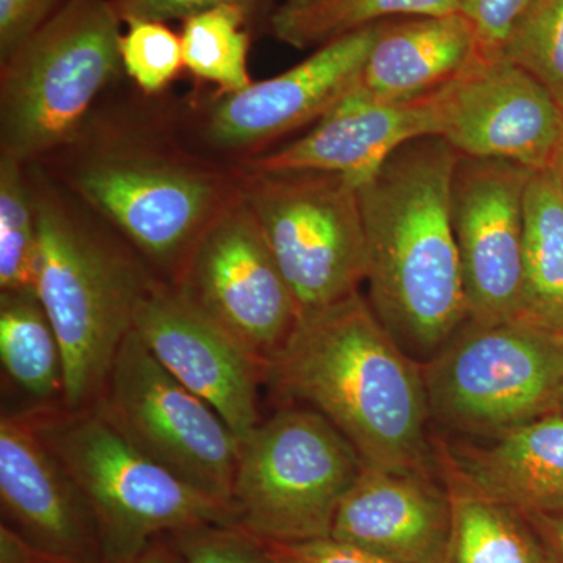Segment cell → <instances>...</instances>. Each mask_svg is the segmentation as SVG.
<instances>
[{
	"mask_svg": "<svg viewBox=\"0 0 563 563\" xmlns=\"http://www.w3.org/2000/svg\"><path fill=\"white\" fill-rule=\"evenodd\" d=\"M265 387L328 418L365 465L442 474L421 363L361 291L301 314L266 366Z\"/></svg>",
	"mask_w": 563,
	"mask_h": 563,
	"instance_id": "cell-1",
	"label": "cell"
},
{
	"mask_svg": "<svg viewBox=\"0 0 563 563\" xmlns=\"http://www.w3.org/2000/svg\"><path fill=\"white\" fill-rule=\"evenodd\" d=\"M459 152L422 136L358 187L369 303L410 357L432 358L468 320L451 217Z\"/></svg>",
	"mask_w": 563,
	"mask_h": 563,
	"instance_id": "cell-2",
	"label": "cell"
},
{
	"mask_svg": "<svg viewBox=\"0 0 563 563\" xmlns=\"http://www.w3.org/2000/svg\"><path fill=\"white\" fill-rule=\"evenodd\" d=\"M32 190L38 217L36 292L62 346L63 407L91 409L158 277L118 233L111 236L85 220L44 179L32 181Z\"/></svg>",
	"mask_w": 563,
	"mask_h": 563,
	"instance_id": "cell-3",
	"label": "cell"
},
{
	"mask_svg": "<svg viewBox=\"0 0 563 563\" xmlns=\"http://www.w3.org/2000/svg\"><path fill=\"white\" fill-rule=\"evenodd\" d=\"M66 180L158 279L174 284L207 229L242 198L244 174L180 151L111 143L84 155Z\"/></svg>",
	"mask_w": 563,
	"mask_h": 563,
	"instance_id": "cell-4",
	"label": "cell"
},
{
	"mask_svg": "<svg viewBox=\"0 0 563 563\" xmlns=\"http://www.w3.org/2000/svg\"><path fill=\"white\" fill-rule=\"evenodd\" d=\"M73 476L101 529L103 563H129L161 537L199 525H232L231 507L166 472L92 409L22 410Z\"/></svg>",
	"mask_w": 563,
	"mask_h": 563,
	"instance_id": "cell-5",
	"label": "cell"
},
{
	"mask_svg": "<svg viewBox=\"0 0 563 563\" xmlns=\"http://www.w3.org/2000/svg\"><path fill=\"white\" fill-rule=\"evenodd\" d=\"M121 25L111 0H73L0 62V154L29 165L79 139L122 70Z\"/></svg>",
	"mask_w": 563,
	"mask_h": 563,
	"instance_id": "cell-6",
	"label": "cell"
},
{
	"mask_svg": "<svg viewBox=\"0 0 563 563\" xmlns=\"http://www.w3.org/2000/svg\"><path fill=\"white\" fill-rule=\"evenodd\" d=\"M432 426L484 440L559 412L563 333L523 320L466 321L421 363Z\"/></svg>",
	"mask_w": 563,
	"mask_h": 563,
	"instance_id": "cell-7",
	"label": "cell"
},
{
	"mask_svg": "<svg viewBox=\"0 0 563 563\" xmlns=\"http://www.w3.org/2000/svg\"><path fill=\"white\" fill-rule=\"evenodd\" d=\"M363 465L328 418L282 404L240 443L233 526L263 543L331 537L336 510Z\"/></svg>",
	"mask_w": 563,
	"mask_h": 563,
	"instance_id": "cell-8",
	"label": "cell"
},
{
	"mask_svg": "<svg viewBox=\"0 0 563 563\" xmlns=\"http://www.w3.org/2000/svg\"><path fill=\"white\" fill-rule=\"evenodd\" d=\"M243 174L299 317L357 292L368 269L357 185L331 173Z\"/></svg>",
	"mask_w": 563,
	"mask_h": 563,
	"instance_id": "cell-9",
	"label": "cell"
},
{
	"mask_svg": "<svg viewBox=\"0 0 563 563\" xmlns=\"http://www.w3.org/2000/svg\"><path fill=\"white\" fill-rule=\"evenodd\" d=\"M91 409L139 453L231 507L240 440L209 404L163 368L135 331Z\"/></svg>",
	"mask_w": 563,
	"mask_h": 563,
	"instance_id": "cell-10",
	"label": "cell"
},
{
	"mask_svg": "<svg viewBox=\"0 0 563 563\" xmlns=\"http://www.w3.org/2000/svg\"><path fill=\"white\" fill-rule=\"evenodd\" d=\"M174 285L265 372L299 320L295 296L244 195L207 229Z\"/></svg>",
	"mask_w": 563,
	"mask_h": 563,
	"instance_id": "cell-11",
	"label": "cell"
},
{
	"mask_svg": "<svg viewBox=\"0 0 563 563\" xmlns=\"http://www.w3.org/2000/svg\"><path fill=\"white\" fill-rule=\"evenodd\" d=\"M532 169L459 155L451 217L468 320H520L525 282V198Z\"/></svg>",
	"mask_w": 563,
	"mask_h": 563,
	"instance_id": "cell-12",
	"label": "cell"
},
{
	"mask_svg": "<svg viewBox=\"0 0 563 563\" xmlns=\"http://www.w3.org/2000/svg\"><path fill=\"white\" fill-rule=\"evenodd\" d=\"M437 136L459 155L493 158L532 172L553 168L563 136V111L526 70L481 57L433 92Z\"/></svg>",
	"mask_w": 563,
	"mask_h": 563,
	"instance_id": "cell-13",
	"label": "cell"
},
{
	"mask_svg": "<svg viewBox=\"0 0 563 563\" xmlns=\"http://www.w3.org/2000/svg\"><path fill=\"white\" fill-rule=\"evenodd\" d=\"M133 331L166 372L220 415L240 443L257 428L265 366L176 285L152 284Z\"/></svg>",
	"mask_w": 563,
	"mask_h": 563,
	"instance_id": "cell-14",
	"label": "cell"
},
{
	"mask_svg": "<svg viewBox=\"0 0 563 563\" xmlns=\"http://www.w3.org/2000/svg\"><path fill=\"white\" fill-rule=\"evenodd\" d=\"M377 27L322 44L279 76L220 96L203 121L207 143L220 151H247L252 157L280 136L320 121L354 90Z\"/></svg>",
	"mask_w": 563,
	"mask_h": 563,
	"instance_id": "cell-15",
	"label": "cell"
},
{
	"mask_svg": "<svg viewBox=\"0 0 563 563\" xmlns=\"http://www.w3.org/2000/svg\"><path fill=\"white\" fill-rule=\"evenodd\" d=\"M2 523L54 561L103 563L90 503L24 415L0 418Z\"/></svg>",
	"mask_w": 563,
	"mask_h": 563,
	"instance_id": "cell-16",
	"label": "cell"
},
{
	"mask_svg": "<svg viewBox=\"0 0 563 563\" xmlns=\"http://www.w3.org/2000/svg\"><path fill=\"white\" fill-rule=\"evenodd\" d=\"M453 499L442 474L363 465L344 495L332 539L396 563H444Z\"/></svg>",
	"mask_w": 563,
	"mask_h": 563,
	"instance_id": "cell-17",
	"label": "cell"
},
{
	"mask_svg": "<svg viewBox=\"0 0 563 563\" xmlns=\"http://www.w3.org/2000/svg\"><path fill=\"white\" fill-rule=\"evenodd\" d=\"M437 136L432 95L410 102H380L352 90L301 139L244 158L247 174H340L361 187L404 144Z\"/></svg>",
	"mask_w": 563,
	"mask_h": 563,
	"instance_id": "cell-18",
	"label": "cell"
},
{
	"mask_svg": "<svg viewBox=\"0 0 563 563\" xmlns=\"http://www.w3.org/2000/svg\"><path fill=\"white\" fill-rule=\"evenodd\" d=\"M443 476L517 512H563V413L484 440L433 437Z\"/></svg>",
	"mask_w": 563,
	"mask_h": 563,
	"instance_id": "cell-19",
	"label": "cell"
},
{
	"mask_svg": "<svg viewBox=\"0 0 563 563\" xmlns=\"http://www.w3.org/2000/svg\"><path fill=\"white\" fill-rule=\"evenodd\" d=\"M477 55L461 13L380 22L355 90L380 102H410L439 91Z\"/></svg>",
	"mask_w": 563,
	"mask_h": 563,
	"instance_id": "cell-20",
	"label": "cell"
},
{
	"mask_svg": "<svg viewBox=\"0 0 563 563\" xmlns=\"http://www.w3.org/2000/svg\"><path fill=\"white\" fill-rule=\"evenodd\" d=\"M520 320L563 333V188L553 168L533 172L526 188Z\"/></svg>",
	"mask_w": 563,
	"mask_h": 563,
	"instance_id": "cell-21",
	"label": "cell"
},
{
	"mask_svg": "<svg viewBox=\"0 0 563 563\" xmlns=\"http://www.w3.org/2000/svg\"><path fill=\"white\" fill-rule=\"evenodd\" d=\"M0 362L3 379L32 409L63 404L62 346L36 290L0 291Z\"/></svg>",
	"mask_w": 563,
	"mask_h": 563,
	"instance_id": "cell-22",
	"label": "cell"
},
{
	"mask_svg": "<svg viewBox=\"0 0 563 563\" xmlns=\"http://www.w3.org/2000/svg\"><path fill=\"white\" fill-rule=\"evenodd\" d=\"M453 499L444 563H553L528 518L443 476Z\"/></svg>",
	"mask_w": 563,
	"mask_h": 563,
	"instance_id": "cell-23",
	"label": "cell"
},
{
	"mask_svg": "<svg viewBox=\"0 0 563 563\" xmlns=\"http://www.w3.org/2000/svg\"><path fill=\"white\" fill-rule=\"evenodd\" d=\"M457 7L459 0H284L266 25L280 43L310 49L380 22L457 13Z\"/></svg>",
	"mask_w": 563,
	"mask_h": 563,
	"instance_id": "cell-24",
	"label": "cell"
},
{
	"mask_svg": "<svg viewBox=\"0 0 563 563\" xmlns=\"http://www.w3.org/2000/svg\"><path fill=\"white\" fill-rule=\"evenodd\" d=\"M181 27L184 65L192 76L217 85L220 96L250 87V14L240 7L222 5L187 18Z\"/></svg>",
	"mask_w": 563,
	"mask_h": 563,
	"instance_id": "cell-25",
	"label": "cell"
},
{
	"mask_svg": "<svg viewBox=\"0 0 563 563\" xmlns=\"http://www.w3.org/2000/svg\"><path fill=\"white\" fill-rule=\"evenodd\" d=\"M38 217L25 165L0 154V291L36 290Z\"/></svg>",
	"mask_w": 563,
	"mask_h": 563,
	"instance_id": "cell-26",
	"label": "cell"
},
{
	"mask_svg": "<svg viewBox=\"0 0 563 563\" xmlns=\"http://www.w3.org/2000/svg\"><path fill=\"white\" fill-rule=\"evenodd\" d=\"M501 55L539 81L563 111V0H536L515 22Z\"/></svg>",
	"mask_w": 563,
	"mask_h": 563,
	"instance_id": "cell-27",
	"label": "cell"
},
{
	"mask_svg": "<svg viewBox=\"0 0 563 563\" xmlns=\"http://www.w3.org/2000/svg\"><path fill=\"white\" fill-rule=\"evenodd\" d=\"M120 52L122 70L147 95L165 90L185 68L181 36L166 22H128Z\"/></svg>",
	"mask_w": 563,
	"mask_h": 563,
	"instance_id": "cell-28",
	"label": "cell"
},
{
	"mask_svg": "<svg viewBox=\"0 0 563 563\" xmlns=\"http://www.w3.org/2000/svg\"><path fill=\"white\" fill-rule=\"evenodd\" d=\"M181 563H274L265 543L232 525H199L169 536Z\"/></svg>",
	"mask_w": 563,
	"mask_h": 563,
	"instance_id": "cell-29",
	"label": "cell"
},
{
	"mask_svg": "<svg viewBox=\"0 0 563 563\" xmlns=\"http://www.w3.org/2000/svg\"><path fill=\"white\" fill-rule=\"evenodd\" d=\"M111 5L122 24L131 21H184L192 14L222 5L240 7L252 21L268 22L269 14L276 9L274 0H111Z\"/></svg>",
	"mask_w": 563,
	"mask_h": 563,
	"instance_id": "cell-30",
	"label": "cell"
},
{
	"mask_svg": "<svg viewBox=\"0 0 563 563\" xmlns=\"http://www.w3.org/2000/svg\"><path fill=\"white\" fill-rule=\"evenodd\" d=\"M536 0H459L457 13L472 25L477 55L498 57L515 25Z\"/></svg>",
	"mask_w": 563,
	"mask_h": 563,
	"instance_id": "cell-31",
	"label": "cell"
},
{
	"mask_svg": "<svg viewBox=\"0 0 563 563\" xmlns=\"http://www.w3.org/2000/svg\"><path fill=\"white\" fill-rule=\"evenodd\" d=\"M73 0H0V62Z\"/></svg>",
	"mask_w": 563,
	"mask_h": 563,
	"instance_id": "cell-32",
	"label": "cell"
},
{
	"mask_svg": "<svg viewBox=\"0 0 563 563\" xmlns=\"http://www.w3.org/2000/svg\"><path fill=\"white\" fill-rule=\"evenodd\" d=\"M265 547L274 563H396L332 537Z\"/></svg>",
	"mask_w": 563,
	"mask_h": 563,
	"instance_id": "cell-33",
	"label": "cell"
},
{
	"mask_svg": "<svg viewBox=\"0 0 563 563\" xmlns=\"http://www.w3.org/2000/svg\"><path fill=\"white\" fill-rule=\"evenodd\" d=\"M58 562L41 553L7 525H0V563ZM65 563V562H63Z\"/></svg>",
	"mask_w": 563,
	"mask_h": 563,
	"instance_id": "cell-34",
	"label": "cell"
},
{
	"mask_svg": "<svg viewBox=\"0 0 563 563\" xmlns=\"http://www.w3.org/2000/svg\"><path fill=\"white\" fill-rule=\"evenodd\" d=\"M526 518L539 533L551 562L563 563V512L531 515Z\"/></svg>",
	"mask_w": 563,
	"mask_h": 563,
	"instance_id": "cell-35",
	"label": "cell"
},
{
	"mask_svg": "<svg viewBox=\"0 0 563 563\" xmlns=\"http://www.w3.org/2000/svg\"><path fill=\"white\" fill-rule=\"evenodd\" d=\"M129 563H181L179 553L169 539V536L161 537V539L152 542L146 550L133 559Z\"/></svg>",
	"mask_w": 563,
	"mask_h": 563,
	"instance_id": "cell-36",
	"label": "cell"
},
{
	"mask_svg": "<svg viewBox=\"0 0 563 563\" xmlns=\"http://www.w3.org/2000/svg\"><path fill=\"white\" fill-rule=\"evenodd\" d=\"M553 169L555 174H558L559 180H561L563 188V136L561 146H559L558 155H555Z\"/></svg>",
	"mask_w": 563,
	"mask_h": 563,
	"instance_id": "cell-37",
	"label": "cell"
},
{
	"mask_svg": "<svg viewBox=\"0 0 563 563\" xmlns=\"http://www.w3.org/2000/svg\"><path fill=\"white\" fill-rule=\"evenodd\" d=\"M559 412L563 413V383H562L561 396H559Z\"/></svg>",
	"mask_w": 563,
	"mask_h": 563,
	"instance_id": "cell-38",
	"label": "cell"
},
{
	"mask_svg": "<svg viewBox=\"0 0 563 563\" xmlns=\"http://www.w3.org/2000/svg\"><path fill=\"white\" fill-rule=\"evenodd\" d=\"M47 563H63V562H47Z\"/></svg>",
	"mask_w": 563,
	"mask_h": 563,
	"instance_id": "cell-39",
	"label": "cell"
}]
</instances>
